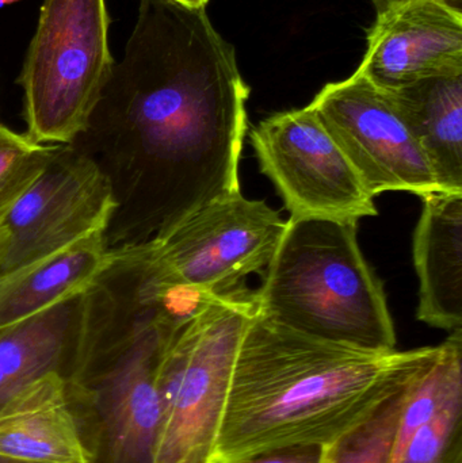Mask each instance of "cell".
<instances>
[{
    "mask_svg": "<svg viewBox=\"0 0 462 463\" xmlns=\"http://www.w3.org/2000/svg\"><path fill=\"white\" fill-rule=\"evenodd\" d=\"M250 87L205 8L140 0L137 21L92 114L108 162L127 175V228L143 241L240 192Z\"/></svg>",
    "mask_w": 462,
    "mask_h": 463,
    "instance_id": "1",
    "label": "cell"
},
{
    "mask_svg": "<svg viewBox=\"0 0 462 463\" xmlns=\"http://www.w3.org/2000/svg\"><path fill=\"white\" fill-rule=\"evenodd\" d=\"M439 345L371 351L298 334L257 315L233 364L213 463L292 446L327 448L436 362Z\"/></svg>",
    "mask_w": 462,
    "mask_h": 463,
    "instance_id": "2",
    "label": "cell"
},
{
    "mask_svg": "<svg viewBox=\"0 0 462 463\" xmlns=\"http://www.w3.org/2000/svg\"><path fill=\"white\" fill-rule=\"evenodd\" d=\"M127 294L124 324H98L83 294L78 351L64 380L84 463L154 462L165 342L211 298L184 290Z\"/></svg>",
    "mask_w": 462,
    "mask_h": 463,
    "instance_id": "3",
    "label": "cell"
},
{
    "mask_svg": "<svg viewBox=\"0 0 462 463\" xmlns=\"http://www.w3.org/2000/svg\"><path fill=\"white\" fill-rule=\"evenodd\" d=\"M357 224L290 217L255 290L260 315L316 339L396 350L384 285L361 250Z\"/></svg>",
    "mask_w": 462,
    "mask_h": 463,
    "instance_id": "4",
    "label": "cell"
},
{
    "mask_svg": "<svg viewBox=\"0 0 462 463\" xmlns=\"http://www.w3.org/2000/svg\"><path fill=\"white\" fill-rule=\"evenodd\" d=\"M258 312L254 290L214 296L171 332L157 369L152 463H213L236 354Z\"/></svg>",
    "mask_w": 462,
    "mask_h": 463,
    "instance_id": "5",
    "label": "cell"
},
{
    "mask_svg": "<svg viewBox=\"0 0 462 463\" xmlns=\"http://www.w3.org/2000/svg\"><path fill=\"white\" fill-rule=\"evenodd\" d=\"M287 222L265 201L241 192L206 203L143 241L111 250L108 271L165 288L227 296L270 263Z\"/></svg>",
    "mask_w": 462,
    "mask_h": 463,
    "instance_id": "6",
    "label": "cell"
},
{
    "mask_svg": "<svg viewBox=\"0 0 462 463\" xmlns=\"http://www.w3.org/2000/svg\"><path fill=\"white\" fill-rule=\"evenodd\" d=\"M106 0H43L18 83L26 135L70 146L89 129L116 67Z\"/></svg>",
    "mask_w": 462,
    "mask_h": 463,
    "instance_id": "7",
    "label": "cell"
},
{
    "mask_svg": "<svg viewBox=\"0 0 462 463\" xmlns=\"http://www.w3.org/2000/svg\"><path fill=\"white\" fill-rule=\"evenodd\" d=\"M249 135L260 173L292 219L358 222L379 214L374 197L311 106L273 114Z\"/></svg>",
    "mask_w": 462,
    "mask_h": 463,
    "instance_id": "8",
    "label": "cell"
},
{
    "mask_svg": "<svg viewBox=\"0 0 462 463\" xmlns=\"http://www.w3.org/2000/svg\"><path fill=\"white\" fill-rule=\"evenodd\" d=\"M372 197L390 192L420 198L444 193L390 92L355 71L328 83L309 103Z\"/></svg>",
    "mask_w": 462,
    "mask_h": 463,
    "instance_id": "9",
    "label": "cell"
},
{
    "mask_svg": "<svg viewBox=\"0 0 462 463\" xmlns=\"http://www.w3.org/2000/svg\"><path fill=\"white\" fill-rule=\"evenodd\" d=\"M118 209L113 182L99 163L64 146L3 222L10 242L0 275L106 233Z\"/></svg>",
    "mask_w": 462,
    "mask_h": 463,
    "instance_id": "10",
    "label": "cell"
},
{
    "mask_svg": "<svg viewBox=\"0 0 462 463\" xmlns=\"http://www.w3.org/2000/svg\"><path fill=\"white\" fill-rule=\"evenodd\" d=\"M357 71L385 91L462 75V11L445 0H409L377 14Z\"/></svg>",
    "mask_w": 462,
    "mask_h": 463,
    "instance_id": "11",
    "label": "cell"
},
{
    "mask_svg": "<svg viewBox=\"0 0 462 463\" xmlns=\"http://www.w3.org/2000/svg\"><path fill=\"white\" fill-rule=\"evenodd\" d=\"M422 200L412 239L417 318L452 332L462 328V193H434Z\"/></svg>",
    "mask_w": 462,
    "mask_h": 463,
    "instance_id": "12",
    "label": "cell"
},
{
    "mask_svg": "<svg viewBox=\"0 0 462 463\" xmlns=\"http://www.w3.org/2000/svg\"><path fill=\"white\" fill-rule=\"evenodd\" d=\"M111 263L105 233H95L0 275V328L83 296L105 277Z\"/></svg>",
    "mask_w": 462,
    "mask_h": 463,
    "instance_id": "13",
    "label": "cell"
},
{
    "mask_svg": "<svg viewBox=\"0 0 462 463\" xmlns=\"http://www.w3.org/2000/svg\"><path fill=\"white\" fill-rule=\"evenodd\" d=\"M0 454L35 463H84L61 374L43 375L0 410Z\"/></svg>",
    "mask_w": 462,
    "mask_h": 463,
    "instance_id": "14",
    "label": "cell"
},
{
    "mask_svg": "<svg viewBox=\"0 0 462 463\" xmlns=\"http://www.w3.org/2000/svg\"><path fill=\"white\" fill-rule=\"evenodd\" d=\"M81 299L61 302L0 328V410L43 375L67 377L78 351Z\"/></svg>",
    "mask_w": 462,
    "mask_h": 463,
    "instance_id": "15",
    "label": "cell"
},
{
    "mask_svg": "<svg viewBox=\"0 0 462 463\" xmlns=\"http://www.w3.org/2000/svg\"><path fill=\"white\" fill-rule=\"evenodd\" d=\"M390 92L444 193H462V75L434 76Z\"/></svg>",
    "mask_w": 462,
    "mask_h": 463,
    "instance_id": "16",
    "label": "cell"
},
{
    "mask_svg": "<svg viewBox=\"0 0 462 463\" xmlns=\"http://www.w3.org/2000/svg\"><path fill=\"white\" fill-rule=\"evenodd\" d=\"M411 385L388 400L360 426L327 446L322 463H391L399 421Z\"/></svg>",
    "mask_w": 462,
    "mask_h": 463,
    "instance_id": "17",
    "label": "cell"
},
{
    "mask_svg": "<svg viewBox=\"0 0 462 463\" xmlns=\"http://www.w3.org/2000/svg\"><path fill=\"white\" fill-rule=\"evenodd\" d=\"M64 146L35 143L0 124V222Z\"/></svg>",
    "mask_w": 462,
    "mask_h": 463,
    "instance_id": "18",
    "label": "cell"
},
{
    "mask_svg": "<svg viewBox=\"0 0 462 463\" xmlns=\"http://www.w3.org/2000/svg\"><path fill=\"white\" fill-rule=\"evenodd\" d=\"M398 463H462V386L412 435Z\"/></svg>",
    "mask_w": 462,
    "mask_h": 463,
    "instance_id": "19",
    "label": "cell"
},
{
    "mask_svg": "<svg viewBox=\"0 0 462 463\" xmlns=\"http://www.w3.org/2000/svg\"><path fill=\"white\" fill-rule=\"evenodd\" d=\"M325 451L323 446H292L255 454L233 463H322Z\"/></svg>",
    "mask_w": 462,
    "mask_h": 463,
    "instance_id": "20",
    "label": "cell"
},
{
    "mask_svg": "<svg viewBox=\"0 0 462 463\" xmlns=\"http://www.w3.org/2000/svg\"><path fill=\"white\" fill-rule=\"evenodd\" d=\"M403 2H409V0H372L374 7H376L377 14L382 13V11L387 10V8ZM445 2L449 3L456 10L462 11V0H445Z\"/></svg>",
    "mask_w": 462,
    "mask_h": 463,
    "instance_id": "21",
    "label": "cell"
},
{
    "mask_svg": "<svg viewBox=\"0 0 462 463\" xmlns=\"http://www.w3.org/2000/svg\"><path fill=\"white\" fill-rule=\"evenodd\" d=\"M8 242H10V233H8L5 225L0 222V263H2L5 252H7Z\"/></svg>",
    "mask_w": 462,
    "mask_h": 463,
    "instance_id": "22",
    "label": "cell"
},
{
    "mask_svg": "<svg viewBox=\"0 0 462 463\" xmlns=\"http://www.w3.org/2000/svg\"><path fill=\"white\" fill-rule=\"evenodd\" d=\"M173 2L179 3V5H186L190 8H205L209 0H173Z\"/></svg>",
    "mask_w": 462,
    "mask_h": 463,
    "instance_id": "23",
    "label": "cell"
},
{
    "mask_svg": "<svg viewBox=\"0 0 462 463\" xmlns=\"http://www.w3.org/2000/svg\"><path fill=\"white\" fill-rule=\"evenodd\" d=\"M0 463H35L29 461H22V459L13 458V457L3 456L0 454Z\"/></svg>",
    "mask_w": 462,
    "mask_h": 463,
    "instance_id": "24",
    "label": "cell"
},
{
    "mask_svg": "<svg viewBox=\"0 0 462 463\" xmlns=\"http://www.w3.org/2000/svg\"><path fill=\"white\" fill-rule=\"evenodd\" d=\"M16 2V0H0V7H3V5H10V3Z\"/></svg>",
    "mask_w": 462,
    "mask_h": 463,
    "instance_id": "25",
    "label": "cell"
}]
</instances>
